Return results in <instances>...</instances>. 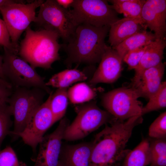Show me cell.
I'll use <instances>...</instances> for the list:
<instances>
[{
    "instance_id": "cell-12",
    "label": "cell",
    "mask_w": 166,
    "mask_h": 166,
    "mask_svg": "<svg viewBox=\"0 0 166 166\" xmlns=\"http://www.w3.org/2000/svg\"><path fill=\"white\" fill-rule=\"evenodd\" d=\"M69 124L66 118H62L52 132L43 136L34 166H57L64 132Z\"/></svg>"
},
{
    "instance_id": "cell-6",
    "label": "cell",
    "mask_w": 166,
    "mask_h": 166,
    "mask_svg": "<svg viewBox=\"0 0 166 166\" xmlns=\"http://www.w3.org/2000/svg\"><path fill=\"white\" fill-rule=\"evenodd\" d=\"M18 55L17 52L4 48L2 69L7 81L13 88L37 87L49 94L52 91L46 85L44 78Z\"/></svg>"
},
{
    "instance_id": "cell-19",
    "label": "cell",
    "mask_w": 166,
    "mask_h": 166,
    "mask_svg": "<svg viewBox=\"0 0 166 166\" xmlns=\"http://www.w3.org/2000/svg\"><path fill=\"white\" fill-rule=\"evenodd\" d=\"M156 39L152 31L144 30L129 37L113 49L117 51L123 59L128 51L147 45Z\"/></svg>"
},
{
    "instance_id": "cell-33",
    "label": "cell",
    "mask_w": 166,
    "mask_h": 166,
    "mask_svg": "<svg viewBox=\"0 0 166 166\" xmlns=\"http://www.w3.org/2000/svg\"><path fill=\"white\" fill-rule=\"evenodd\" d=\"M3 57L2 56L0 55V79L7 81L6 79L4 74L3 69Z\"/></svg>"
},
{
    "instance_id": "cell-27",
    "label": "cell",
    "mask_w": 166,
    "mask_h": 166,
    "mask_svg": "<svg viewBox=\"0 0 166 166\" xmlns=\"http://www.w3.org/2000/svg\"><path fill=\"white\" fill-rule=\"evenodd\" d=\"M148 134L153 139H166V112L160 114L152 123L149 129Z\"/></svg>"
},
{
    "instance_id": "cell-24",
    "label": "cell",
    "mask_w": 166,
    "mask_h": 166,
    "mask_svg": "<svg viewBox=\"0 0 166 166\" xmlns=\"http://www.w3.org/2000/svg\"><path fill=\"white\" fill-rule=\"evenodd\" d=\"M67 90L68 88H57L52 93L50 107L55 123L61 119L66 113L68 100Z\"/></svg>"
},
{
    "instance_id": "cell-26",
    "label": "cell",
    "mask_w": 166,
    "mask_h": 166,
    "mask_svg": "<svg viewBox=\"0 0 166 166\" xmlns=\"http://www.w3.org/2000/svg\"><path fill=\"white\" fill-rule=\"evenodd\" d=\"M10 107L7 103L0 107V150L2 142L7 135H9L12 122Z\"/></svg>"
},
{
    "instance_id": "cell-11",
    "label": "cell",
    "mask_w": 166,
    "mask_h": 166,
    "mask_svg": "<svg viewBox=\"0 0 166 166\" xmlns=\"http://www.w3.org/2000/svg\"><path fill=\"white\" fill-rule=\"evenodd\" d=\"M53 93L52 91L46 101L33 112L24 130L18 135L25 144L31 147L34 152L45 132L55 123L50 107Z\"/></svg>"
},
{
    "instance_id": "cell-9",
    "label": "cell",
    "mask_w": 166,
    "mask_h": 166,
    "mask_svg": "<svg viewBox=\"0 0 166 166\" xmlns=\"http://www.w3.org/2000/svg\"><path fill=\"white\" fill-rule=\"evenodd\" d=\"M136 90L130 87H122L105 93L102 98L103 107L114 118L125 121L132 117L141 115L143 108Z\"/></svg>"
},
{
    "instance_id": "cell-8",
    "label": "cell",
    "mask_w": 166,
    "mask_h": 166,
    "mask_svg": "<svg viewBox=\"0 0 166 166\" xmlns=\"http://www.w3.org/2000/svg\"><path fill=\"white\" fill-rule=\"evenodd\" d=\"M44 1L35 0L33 2L24 4L15 3L0 8L2 16L9 33L11 43L18 51V41L23 32L32 22H34L36 16V9Z\"/></svg>"
},
{
    "instance_id": "cell-4",
    "label": "cell",
    "mask_w": 166,
    "mask_h": 166,
    "mask_svg": "<svg viewBox=\"0 0 166 166\" xmlns=\"http://www.w3.org/2000/svg\"><path fill=\"white\" fill-rule=\"evenodd\" d=\"M46 92L37 87H15L7 104L14 118V128L9 135L15 140L25 128L31 116L43 103Z\"/></svg>"
},
{
    "instance_id": "cell-18",
    "label": "cell",
    "mask_w": 166,
    "mask_h": 166,
    "mask_svg": "<svg viewBox=\"0 0 166 166\" xmlns=\"http://www.w3.org/2000/svg\"><path fill=\"white\" fill-rule=\"evenodd\" d=\"M165 69L162 62L159 65L145 70L134 87L140 97L149 99L159 89Z\"/></svg>"
},
{
    "instance_id": "cell-2",
    "label": "cell",
    "mask_w": 166,
    "mask_h": 166,
    "mask_svg": "<svg viewBox=\"0 0 166 166\" xmlns=\"http://www.w3.org/2000/svg\"><path fill=\"white\" fill-rule=\"evenodd\" d=\"M110 26H95L83 23L78 25L69 41L61 45L67 54L65 65H93L99 63L108 46L105 42Z\"/></svg>"
},
{
    "instance_id": "cell-23",
    "label": "cell",
    "mask_w": 166,
    "mask_h": 166,
    "mask_svg": "<svg viewBox=\"0 0 166 166\" xmlns=\"http://www.w3.org/2000/svg\"><path fill=\"white\" fill-rule=\"evenodd\" d=\"M68 99L73 104H81L93 99L97 95L96 90L84 82L77 83L67 90Z\"/></svg>"
},
{
    "instance_id": "cell-1",
    "label": "cell",
    "mask_w": 166,
    "mask_h": 166,
    "mask_svg": "<svg viewBox=\"0 0 166 166\" xmlns=\"http://www.w3.org/2000/svg\"><path fill=\"white\" fill-rule=\"evenodd\" d=\"M141 115L126 121L115 119L97 134L92 142L89 166H113L128 152L125 149L133 129L141 123Z\"/></svg>"
},
{
    "instance_id": "cell-31",
    "label": "cell",
    "mask_w": 166,
    "mask_h": 166,
    "mask_svg": "<svg viewBox=\"0 0 166 166\" xmlns=\"http://www.w3.org/2000/svg\"><path fill=\"white\" fill-rule=\"evenodd\" d=\"M12 92V88L0 84V107L7 103L8 100Z\"/></svg>"
},
{
    "instance_id": "cell-25",
    "label": "cell",
    "mask_w": 166,
    "mask_h": 166,
    "mask_svg": "<svg viewBox=\"0 0 166 166\" xmlns=\"http://www.w3.org/2000/svg\"><path fill=\"white\" fill-rule=\"evenodd\" d=\"M147 104L143 107L141 115L166 107V82H162L159 90L150 97Z\"/></svg>"
},
{
    "instance_id": "cell-29",
    "label": "cell",
    "mask_w": 166,
    "mask_h": 166,
    "mask_svg": "<svg viewBox=\"0 0 166 166\" xmlns=\"http://www.w3.org/2000/svg\"><path fill=\"white\" fill-rule=\"evenodd\" d=\"M147 45L130 50L124 55L123 58V61L128 65V70L135 69L137 67Z\"/></svg>"
},
{
    "instance_id": "cell-20",
    "label": "cell",
    "mask_w": 166,
    "mask_h": 166,
    "mask_svg": "<svg viewBox=\"0 0 166 166\" xmlns=\"http://www.w3.org/2000/svg\"><path fill=\"white\" fill-rule=\"evenodd\" d=\"M151 161L149 141L144 139L126 154L122 166H146L150 164Z\"/></svg>"
},
{
    "instance_id": "cell-7",
    "label": "cell",
    "mask_w": 166,
    "mask_h": 166,
    "mask_svg": "<svg viewBox=\"0 0 166 166\" xmlns=\"http://www.w3.org/2000/svg\"><path fill=\"white\" fill-rule=\"evenodd\" d=\"M34 22L42 29L57 33L63 43L69 41L78 25L70 10L55 0H47L41 4Z\"/></svg>"
},
{
    "instance_id": "cell-16",
    "label": "cell",
    "mask_w": 166,
    "mask_h": 166,
    "mask_svg": "<svg viewBox=\"0 0 166 166\" xmlns=\"http://www.w3.org/2000/svg\"><path fill=\"white\" fill-rule=\"evenodd\" d=\"M146 29L142 19H120L110 26L108 42L113 49L129 37Z\"/></svg>"
},
{
    "instance_id": "cell-5",
    "label": "cell",
    "mask_w": 166,
    "mask_h": 166,
    "mask_svg": "<svg viewBox=\"0 0 166 166\" xmlns=\"http://www.w3.org/2000/svg\"><path fill=\"white\" fill-rule=\"evenodd\" d=\"M76 110L77 116L66 128L63 140L73 141L83 139L115 119L107 111L99 108L95 101L78 106Z\"/></svg>"
},
{
    "instance_id": "cell-32",
    "label": "cell",
    "mask_w": 166,
    "mask_h": 166,
    "mask_svg": "<svg viewBox=\"0 0 166 166\" xmlns=\"http://www.w3.org/2000/svg\"><path fill=\"white\" fill-rule=\"evenodd\" d=\"M58 4L61 7L65 9L71 7L74 0H56Z\"/></svg>"
},
{
    "instance_id": "cell-10",
    "label": "cell",
    "mask_w": 166,
    "mask_h": 166,
    "mask_svg": "<svg viewBox=\"0 0 166 166\" xmlns=\"http://www.w3.org/2000/svg\"><path fill=\"white\" fill-rule=\"evenodd\" d=\"M70 10L78 25L85 23L97 27L110 26L119 19L107 0H74Z\"/></svg>"
},
{
    "instance_id": "cell-30",
    "label": "cell",
    "mask_w": 166,
    "mask_h": 166,
    "mask_svg": "<svg viewBox=\"0 0 166 166\" xmlns=\"http://www.w3.org/2000/svg\"><path fill=\"white\" fill-rule=\"evenodd\" d=\"M0 45L7 49L13 50L17 52L13 46L10 37L5 23L3 20L0 18Z\"/></svg>"
},
{
    "instance_id": "cell-35",
    "label": "cell",
    "mask_w": 166,
    "mask_h": 166,
    "mask_svg": "<svg viewBox=\"0 0 166 166\" xmlns=\"http://www.w3.org/2000/svg\"><path fill=\"white\" fill-rule=\"evenodd\" d=\"M0 84H2L10 88H12V85L8 81L0 79Z\"/></svg>"
},
{
    "instance_id": "cell-17",
    "label": "cell",
    "mask_w": 166,
    "mask_h": 166,
    "mask_svg": "<svg viewBox=\"0 0 166 166\" xmlns=\"http://www.w3.org/2000/svg\"><path fill=\"white\" fill-rule=\"evenodd\" d=\"M166 45L165 39H156L147 45L138 66L134 69L135 74L129 87L135 86L145 70L162 62Z\"/></svg>"
},
{
    "instance_id": "cell-21",
    "label": "cell",
    "mask_w": 166,
    "mask_h": 166,
    "mask_svg": "<svg viewBox=\"0 0 166 166\" xmlns=\"http://www.w3.org/2000/svg\"><path fill=\"white\" fill-rule=\"evenodd\" d=\"M87 77L82 71L76 69H66L53 75L46 82L47 86L57 88H68L72 84L86 80Z\"/></svg>"
},
{
    "instance_id": "cell-28",
    "label": "cell",
    "mask_w": 166,
    "mask_h": 166,
    "mask_svg": "<svg viewBox=\"0 0 166 166\" xmlns=\"http://www.w3.org/2000/svg\"><path fill=\"white\" fill-rule=\"evenodd\" d=\"M0 166H26L19 161L16 154L11 147L7 146L0 150Z\"/></svg>"
},
{
    "instance_id": "cell-15",
    "label": "cell",
    "mask_w": 166,
    "mask_h": 166,
    "mask_svg": "<svg viewBox=\"0 0 166 166\" xmlns=\"http://www.w3.org/2000/svg\"><path fill=\"white\" fill-rule=\"evenodd\" d=\"M92 142L62 144L57 166H89Z\"/></svg>"
},
{
    "instance_id": "cell-34",
    "label": "cell",
    "mask_w": 166,
    "mask_h": 166,
    "mask_svg": "<svg viewBox=\"0 0 166 166\" xmlns=\"http://www.w3.org/2000/svg\"><path fill=\"white\" fill-rule=\"evenodd\" d=\"M18 2L11 0H0V8L9 4L17 3Z\"/></svg>"
},
{
    "instance_id": "cell-22",
    "label": "cell",
    "mask_w": 166,
    "mask_h": 166,
    "mask_svg": "<svg viewBox=\"0 0 166 166\" xmlns=\"http://www.w3.org/2000/svg\"><path fill=\"white\" fill-rule=\"evenodd\" d=\"M112 7L118 14H123L125 18H141L142 8L145 0H108Z\"/></svg>"
},
{
    "instance_id": "cell-3",
    "label": "cell",
    "mask_w": 166,
    "mask_h": 166,
    "mask_svg": "<svg viewBox=\"0 0 166 166\" xmlns=\"http://www.w3.org/2000/svg\"><path fill=\"white\" fill-rule=\"evenodd\" d=\"M56 33L43 29L34 31L28 27L19 47L18 54L33 67L49 69L59 60L61 45Z\"/></svg>"
},
{
    "instance_id": "cell-14",
    "label": "cell",
    "mask_w": 166,
    "mask_h": 166,
    "mask_svg": "<svg viewBox=\"0 0 166 166\" xmlns=\"http://www.w3.org/2000/svg\"><path fill=\"white\" fill-rule=\"evenodd\" d=\"M141 18L146 28L153 31L156 39H165L166 0H146L142 8Z\"/></svg>"
},
{
    "instance_id": "cell-13",
    "label": "cell",
    "mask_w": 166,
    "mask_h": 166,
    "mask_svg": "<svg viewBox=\"0 0 166 166\" xmlns=\"http://www.w3.org/2000/svg\"><path fill=\"white\" fill-rule=\"evenodd\" d=\"M123 59L117 51L108 46L99 64L89 83L94 85L99 83H112L120 76Z\"/></svg>"
}]
</instances>
